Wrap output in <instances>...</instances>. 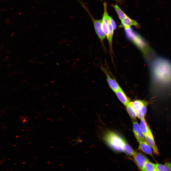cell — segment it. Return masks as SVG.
<instances>
[{
    "label": "cell",
    "instance_id": "cell-18",
    "mask_svg": "<svg viewBox=\"0 0 171 171\" xmlns=\"http://www.w3.org/2000/svg\"><path fill=\"white\" fill-rule=\"evenodd\" d=\"M109 34L107 39L111 51L112 50V38L114 33V29L111 25L109 23Z\"/></svg>",
    "mask_w": 171,
    "mask_h": 171
},
{
    "label": "cell",
    "instance_id": "cell-6",
    "mask_svg": "<svg viewBox=\"0 0 171 171\" xmlns=\"http://www.w3.org/2000/svg\"><path fill=\"white\" fill-rule=\"evenodd\" d=\"M134 162L139 169L141 171H144V163L149 160L146 156L140 152H136L133 156Z\"/></svg>",
    "mask_w": 171,
    "mask_h": 171
},
{
    "label": "cell",
    "instance_id": "cell-1",
    "mask_svg": "<svg viewBox=\"0 0 171 171\" xmlns=\"http://www.w3.org/2000/svg\"><path fill=\"white\" fill-rule=\"evenodd\" d=\"M150 64L152 89L163 90L171 89V61L165 58L153 57Z\"/></svg>",
    "mask_w": 171,
    "mask_h": 171
},
{
    "label": "cell",
    "instance_id": "cell-2",
    "mask_svg": "<svg viewBox=\"0 0 171 171\" xmlns=\"http://www.w3.org/2000/svg\"><path fill=\"white\" fill-rule=\"evenodd\" d=\"M104 139L111 148L118 152H123L124 147L127 143L119 135L111 131H108L106 133Z\"/></svg>",
    "mask_w": 171,
    "mask_h": 171
},
{
    "label": "cell",
    "instance_id": "cell-11",
    "mask_svg": "<svg viewBox=\"0 0 171 171\" xmlns=\"http://www.w3.org/2000/svg\"><path fill=\"white\" fill-rule=\"evenodd\" d=\"M115 93L118 99L125 106L131 102L121 88Z\"/></svg>",
    "mask_w": 171,
    "mask_h": 171
},
{
    "label": "cell",
    "instance_id": "cell-9",
    "mask_svg": "<svg viewBox=\"0 0 171 171\" xmlns=\"http://www.w3.org/2000/svg\"><path fill=\"white\" fill-rule=\"evenodd\" d=\"M144 136L146 141L152 149L154 153L157 155H158L159 152L158 149L152 132L144 135Z\"/></svg>",
    "mask_w": 171,
    "mask_h": 171
},
{
    "label": "cell",
    "instance_id": "cell-7",
    "mask_svg": "<svg viewBox=\"0 0 171 171\" xmlns=\"http://www.w3.org/2000/svg\"><path fill=\"white\" fill-rule=\"evenodd\" d=\"M104 12L102 19V25L103 31L108 39L109 34V15L107 11V4L106 2H105L104 3Z\"/></svg>",
    "mask_w": 171,
    "mask_h": 171
},
{
    "label": "cell",
    "instance_id": "cell-15",
    "mask_svg": "<svg viewBox=\"0 0 171 171\" xmlns=\"http://www.w3.org/2000/svg\"><path fill=\"white\" fill-rule=\"evenodd\" d=\"M119 19L121 21L127 16L117 4L112 5Z\"/></svg>",
    "mask_w": 171,
    "mask_h": 171
},
{
    "label": "cell",
    "instance_id": "cell-17",
    "mask_svg": "<svg viewBox=\"0 0 171 171\" xmlns=\"http://www.w3.org/2000/svg\"><path fill=\"white\" fill-rule=\"evenodd\" d=\"M144 170L147 171H155L157 169L156 164L148 160L144 163L143 167Z\"/></svg>",
    "mask_w": 171,
    "mask_h": 171
},
{
    "label": "cell",
    "instance_id": "cell-4",
    "mask_svg": "<svg viewBox=\"0 0 171 171\" xmlns=\"http://www.w3.org/2000/svg\"><path fill=\"white\" fill-rule=\"evenodd\" d=\"M88 13L92 21L95 32L100 40L102 42L106 36L102 28V19H95L89 12Z\"/></svg>",
    "mask_w": 171,
    "mask_h": 171
},
{
    "label": "cell",
    "instance_id": "cell-3",
    "mask_svg": "<svg viewBox=\"0 0 171 171\" xmlns=\"http://www.w3.org/2000/svg\"><path fill=\"white\" fill-rule=\"evenodd\" d=\"M136 113L137 117L140 120L145 118L147 111L148 103L146 101L139 99L131 101Z\"/></svg>",
    "mask_w": 171,
    "mask_h": 171
},
{
    "label": "cell",
    "instance_id": "cell-13",
    "mask_svg": "<svg viewBox=\"0 0 171 171\" xmlns=\"http://www.w3.org/2000/svg\"><path fill=\"white\" fill-rule=\"evenodd\" d=\"M139 125L144 135L151 132L150 128L145 118L141 120Z\"/></svg>",
    "mask_w": 171,
    "mask_h": 171
},
{
    "label": "cell",
    "instance_id": "cell-12",
    "mask_svg": "<svg viewBox=\"0 0 171 171\" xmlns=\"http://www.w3.org/2000/svg\"><path fill=\"white\" fill-rule=\"evenodd\" d=\"M122 26L125 28L134 26L137 28H139V25L136 21L132 19L128 16L121 21Z\"/></svg>",
    "mask_w": 171,
    "mask_h": 171
},
{
    "label": "cell",
    "instance_id": "cell-16",
    "mask_svg": "<svg viewBox=\"0 0 171 171\" xmlns=\"http://www.w3.org/2000/svg\"><path fill=\"white\" fill-rule=\"evenodd\" d=\"M156 168L159 171H171V162H166L164 164H156Z\"/></svg>",
    "mask_w": 171,
    "mask_h": 171
},
{
    "label": "cell",
    "instance_id": "cell-8",
    "mask_svg": "<svg viewBox=\"0 0 171 171\" xmlns=\"http://www.w3.org/2000/svg\"><path fill=\"white\" fill-rule=\"evenodd\" d=\"M133 133L138 142L145 140L144 135L136 120H133Z\"/></svg>",
    "mask_w": 171,
    "mask_h": 171
},
{
    "label": "cell",
    "instance_id": "cell-19",
    "mask_svg": "<svg viewBox=\"0 0 171 171\" xmlns=\"http://www.w3.org/2000/svg\"><path fill=\"white\" fill-rule=\"evenodd\" d=\"M109 23L112 26L114 30H115L116 28L115 23L113 19L109 15Z\"/></svg>",
    "mask_w": 171,
    "mask_h": 171
},
{
    "label": "cell",
    "instance_id": "cell-14",
    "mask_svg": "<svg viewBox=\"0 0 171 171\" xmlns=\"http://www.w3.org/2000/svg\"><path fill=\"white\" fill-rule=\"evenodd\" d=\"M126 110L133 120H136L137 117L136 111L131 101L126 106Z\"/></svg>",
    "mask_w": 171,
    "mask_h": 171
},
{
    "label": "cell",
    "instance_id": "cell-20",
    "mask_svg": "<svg viewBox=\"0 0 171 171\" xmlns=\"http://www.w3.org/2000/svg\"><path fill=\"white\" fill-rule=\"evenodd\" d=\"M117 3L122 5L123 4L124 1L125 0H114Z\"/></svg>",
    "mask_w": 171,
    "mask_h": 171
},
{
    "label": "cell",
    "instance_id": "cell-10",
    "mask_svg": "<svg viewBox=\"0 0 171 171\" xmlns=\"http://www.w3.org/2000/svg\"><path fill=\"white\" fill-rule=\"evenodd\" d=\"M138 142L139 144L138 149L153 158L152 148L145 139L141 141Z\"/></svg>",
    "mask_w": 171,
    "mask_h": 171
},
{
    "label": "cell",
    "instance_id": "cell-21",
    "mask_svg": "<svg viewBox=\"0 0 171 171\" xmlns=\"http://www.w3.org/2000/svg\"><path fill=\"white\" fill-rule=\"evenodd\" d=\"M155 171H159L158 170H157L156 169Z\"/></svg>",
    "mask_w": 171,
    "mask_h": 171
},
{
    "label": "cell",
    "instance_id": "cell-22",
    "mask_svg": "<svg viewBox=\"0 0 171 171\" xmlns=\"http://www.w3.org/2000/svg\"><path fill=\"white\" fill-rule=\"evenodd\" d=\"M145 171V170H144V171Z\"/></svg>",
    "mask_w": 171,
    "mask_h": 171
},
{
    "label": "cell",
    "instance_id": "cell-5",
    "mask_svg": "<svg viewBox=\"0 0 171 171\" xmlns=\"http://www.w3.org/2000/svg\"><path fill=\"white\" fill-rule=\"evenodd\" d=\"M100 68L106 76L107 81L110 88L115 93L121 87L116 80L110 75L106 68L103 66Z\"/></svg>",
    "mask_w": 171,
    "mask_h": 171
}]
</instances>
